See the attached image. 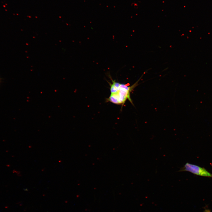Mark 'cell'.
<instances>
[{
  "label": "cell",
  "instance_id": "6da1fadb",
  "mask_svg": "<svg viewBox=\"0 0 212 212\" xmlns=\"http://www.w3.org/2000/svg\"><path fill=\"white\" fill-rule=\"evenodd\" d=\"M112 83L109 82L110 86L111 94L107 101L117 105H121L125 103L128 99L133 104L130 97V93L135 87L138 85L139 80L131 86H129L127 84L120 83L113 80L110 77Z\"/></svg>",
  "mask_w": 212,
  "mask_h": 212
},
{
  "label": "cell",
  "instance_id": "7a4b0ae2",
  "mask_svg": "<svg viewBox=\"0 0 212 212\" xmlns=\"http://www.w3.org/2000/svg\"><path fill=\"white\" fill-rule=\"evenodd\" d=\"M178 171H188L195 175L212 178V174L204 168L188 163H186Z\"/></svg>",
  "mask_w": 212,
  "mask_h": 212
},
{
  "label": "cell",
  "instance_id": "3957f363",
  "mask_svg": "<svg viewBox=\"0 0 212 212\" xmlns=\"http://www.w3.org/2000/svg\"><path fill=\"white\" fill-rule=\"evenodd\" d=\"M205 212H210V211L208 210H205Z\"/></svg>",
  "mask_w": 212,
  "mask_h": 212
}]
</instances>
